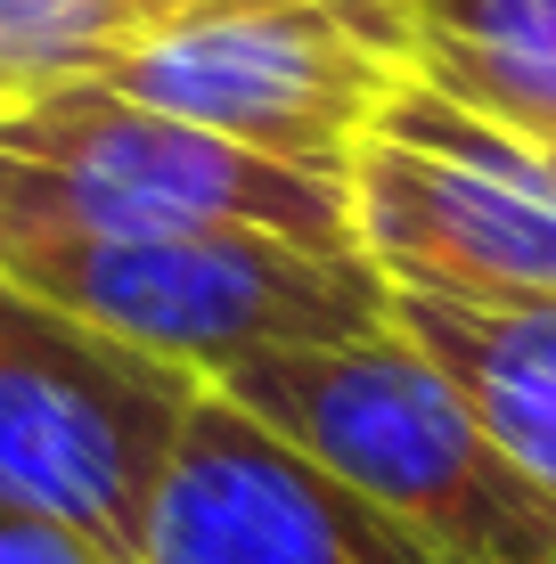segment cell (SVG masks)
<instances>
[{"label":"cell","mask_w":556,"mask_h":564,"mask_svg":"<svg viewBox=\"0 0 556 564\" xmlns=\"http://www.w3.org/2000/svg\"><path fill=\"white\" fill-rule=\"evenodd\" d=\"M214 393L410 523L443 564H556V499L483 434L467 393L401 327L238 360Z\"/></svg>","instance_id":"6da1fadb"},{"label":"cell","mask_w":556,"mask_h":564,"mask_svg":"<svg viewBox=\"0 0 556 564\" xmlns=\"http://www.w3.org/2000/svg\"><path fill=\"white\" fill-rule=\"evenodd\" d=\"M0 155L17 164L0 254L25 238H181V229L352 246V197L336 172L238 148L188 115L123 99L99 74L0 107Z\"/></svg>","instance_id":"7a4b0ae2"},{"label":"cell","mask_w":556,"mask_h":564,"mask_svg":"<svg viewBox=\"0 0 556 564\" xmlns=\"http://www.w3.org/2000/svg\"><path fill=\"white\" fill-rule=\"evenodd\" d=\"M0 279L205 384L262 352H319L393 327V286L360 246H303L271 229L25 238L0 254Z\"/></svg>","instance_id":"3957f363"},{"label":"cell","mask_w":556,"mask_h":564,"mask_svg":"<svg viewBox=\"0 0 556 564\" xmlns=\"http://www.w3.org/2000/svg\"><path fill=\"white\" fill-rule=\"evenodd\" d=\"M205 377L0 279V508L140 564L148 499Z\"/></svg>","instance_id":"277c9868"},{"label":"cell","mask_w":556,"mask_h":564,"mask_svg":"<svg viewBox=\"0 0 556 564\" xmlns=\"http://www.w3.org/2000/svg\"><path fill=\"white\" fill-rule=\"evenodd\" d=\"M352 246L417 295H556V140L410 74L344 164Z\"/></svg>","instance_id":"5b68a950"},{"label":"cell","mask_w":556,"mask_h":564,"mask_svg":"<svg viewBox=\"0 0 556 564\" xmlns=\"http://www.w3.org/2000/svg\"><path fill=\"white\" fill-rule=\"evenodd\" d=\"M99 83L279 164L344 181L360 131L410 83V9L401 0H246V9L164 25L156 42L115 57Z\"/></svg>","instance_id":"8992f818"},{"label":"cell","mask_w":556,"mask_h":564,"mask_svg":"<svg viewBox=\"0 0 556 564\" xmlns=\"http://www.w3.org/2000/svg\"><path fill=\"white\" fill-rule=\"evenodd\" d=\"M140 564H443L410 523L336 482L205 384L148 499Z\"/></svg>","instance_id":"52a82bcc"},{"label":"cell","mask_w":556,"mask_h":564,"mask_svg":"<svg viewBox=\"0 0 556 564\" xmlns=\"http://www.w3.org/2000/svg\"><path fill=\"white\" fill-rule=\"evenodd\" d=\"M393 327L434 352L483 434L556 499V295H417L393 286Z\"/></svg>","instance_id":"ba28073f"},{"label":"cell","mask_w":556,"mask_h":564,"mask_svg":"<svg viewBox=\"0 0 556 564\" xmlns=\"http://www.w3.org/2000/svg\"><path fill=\"white\" fill-rule=\"evenodd\" d=\"M410 74L443 99L556 140V0H401Z\"/></svg>","instance_id":"9c48e42d"},{"label":"cell","mask_w":556,"mask_h":564,"mask_svg":"<svg viewBox=\"0 0 556 564\" xmlns=\"http://www.w3.org/2000/svg\"><path fill=\"white\" fill-rule=\"evenodd\" d=\"M214 9H246V0H0V107L107 74L115 57L156 42L164 25H188Z\"/></svg>","instance_id":"30bf717a"},{"label":"cell","mask_w":556,"mask_h":564,"mask_svg":"<svg viewBox=\"0 0 556 564\" xmlns=\"http://www.w3.org/2000/svg\"><path fill=\"white\" fill-rule=\"evenodd\" d=\"M0 564H115V556L90 549L83 532H66V523H50V516L0 508Z\"/></svg>","instance_id":"8fae6325"},{"label":"cell","mask_w":556,"mask_h":564,"mask_svg":"<svg viewBox=\"0 0 556 564\" xmlns=\"http://www.w3.org/2000/svg\"><path fill=\"white\" fill-rule=\"evenodd\" d=\"M9 188H17V164L0 155V229H9Z\"/></svg>","instance_id":"7c38bea8"}]
</instances>
